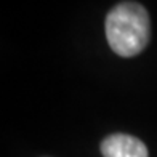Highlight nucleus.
Returning <instances> with one entry per match:
<instances>
[{"mask_svg": "<svg viewBox=\"0 0 157 157\" xmlns=\"http://www.w3.org/2000/svg\"><path fill=\"white\" fill-rule=\"evenodd\" d=\"M149 27L144 6L136 2H122L108 13L104 31L112 52L122 58H132L146 48L151 34Z\"/></svg>", "mask_w": 157, "mask_h": 157, "instance_id": "f257e3e1", "label": "nucleus"}, {"mask_svg": "<svg viewBox=\"0 0 157 157\" xmlns=\"http://www.w3.org/2000/svg\"><path fill=\"white\" fill-rule=\"evenodd\" d=\"M101 154L103 157H149L144 143L125 133H114L104 138Z\"/></svg>", "mask_w": 157, "mask_h": 157, "instance_id": "f03ea898", "label": "nucleus"}]
</instances>
